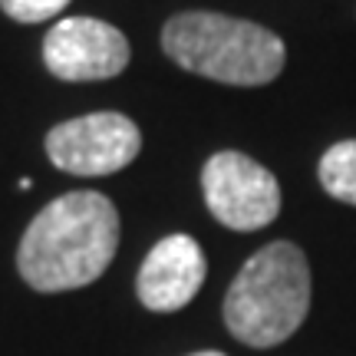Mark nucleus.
Returning <instances> with one entry per match:
<instances>
[{
  "mask_svg": "<svg viewBox=\"0 0 356 356\" xmlns=\"http://www.w3.org/2000/svg\"><path fill=\"white\" fill-rule=\"evenodd\" d=\"M142 149L139 126L122 113H92L60 122L47 136V155L70 175H113Z\"/></svg>",
  "mask_w": 356,
  "mask_h": 356,
  "instance_id": "39448f33",
  "label": "nucleus"
},
{
  "mask_svg": "<svg viewBox=\"0 0 356 356\" xmlns=\"http://www.w3.org/2000/svg\"><path fill=\"white\" fill-rule=\"evenodd\" d=\"M204 204L231 231H257L280 211V185L244 152H218L202 168Z\"/></svg>",
  "mask_w": 356,
  "mask_h": 356,
  "instance_id": "20e7f679",
  "label": "nucleus"
},
{
  "mask_svg": "<svg viewBox=\"0 0 356 356\" xmlns=\"http://www.w3.org/2000/svg\"><path fill=\"white\" fill-rule=\"evenodd\" d=\"M204 274H208V264L198 241L188 234H168L142 261L136 291L149 310L172 314L195 300V293L204 284Z\"/></svg>",
  "mask_w": 356,
  "mask_h": 356,
  "instance_id": "0eeeda50",
  "label": "nucleus"
},
{
  "mask_svg": "<svg viewBox=\"0 0 356 356\" xmlns=\"http://www.w3.org/2000/svg\"><path fill=\"white\" fill-rule=\"evenodd\" d=\"M320 185L337 202L356 204V139L337 142L320 159Z\"/></svg>",
  "mask_w": 356,
  "mask_h": 356,
  "instance_id": "6e6552de",
  "label": "nucleus"
},
{
  "mask_svg": "<svg viewBox=\"0 0 356 356\" xmlns=\"http://www.w3.org/2000/svg\"><path fill=\"white\" fill-rule=\"evenodd\" d=\"M119 248V211L99 191H70L40 211L17 251L20 277L40 293L86 287Z\"/></svg>",
  "mask_w": 356,
  "mask_h": 356,
  "instance_id": "f257e3e1",
  "label": "nucleus"
},
{
  "mask_svg": "<svg viewBox=\"0 0 356 356\" xmlns=\"http://www.w3.org/2000/svg\"><path fill=\"white\" fill-rule=\"evenodd\" d=\"M310 310V267L291 241L261 248L225 293V323L248 346H277L297 333Z\"/></svg>",
  "mask_w": 356,
  "mask_h": 356,
  "instance_id": "7ed1b4c3",
  "label": "nucleus"
},
{
  "mask_svg": "<svg viewBox=\"0 0 356 356\" xmlns=\"http://www.w3.org/2000/svg\"><path fill=\"white\" fill-rule=\"evenodd\" d=\"M191 356H225V353H218V350H202V353H191Z\"/></svg>",
  "mask_w": 356,
  "mask_h": 356,
  "instance_id": "9d476101",
  "label": "nucleus"
},
{
  "mask_svg": "<svg viewBox=\"0 0 356 356\" xmlns=\"http://www.w3.org/2000/svg\"><path fill=\"white\" fill-rule=\"evenodd\" d=\"M162 50L181 70L228 86H264L287 63V47L274 30L208 10L172 17L162 30Z\"/></svg>",
  "mask_w": 356,
  "mask_h": 356,
  "instance_id": "f03ea898",
  "label": "nucleus"
},
{
  "mask_svg": "<svg viewBox=\"0 0 356 356\" xmlns=\"http://www.w3.org/2000/svg\"><path fill=\"white\" fill-rule=\"evenodd\" d=\"M129 40L96 17H66L43 40V63L56 79L92 83L113 79L129 66Z\"/></svg>",
  "mask_w": 356,
  "mask_h": 356,
  "instance_id": "423d86ee",
  "label": "nucleus"
},
{
  "mask_svg": "<svg viewBox=\"0 0 356 356\" xmlns=\"http://www.w3.org/2000/svg\"><path fill=\"white\" fill-rule=\"evenodd\" d=\"M66 3L70 0H0L3 13L17 24H43L60 10H66Z\"/></svg>",
  "mask_w": 356,
  "mask_h": 356,
  "instance_id": "1a4fd4ad",
  "label": "nucleus"
}]
</instances>
